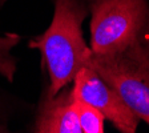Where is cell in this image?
<instances>
[{"label": "cell", "instance_id": "obj_1", "mask_svg": "<svg viewBox=\"0 0 149 133\" xmlns=\"http://www.w3.org/2000/svg\"><path fill=\"white\" fill-rule=\"evenodd\" d=\"M55 11L51 25L29 41V48L39 49L41 64L48 72L47 96H55L73 81L81 68L87 67L91 48L83 36V22L89 9L83 0H53Z\"/></svg>", "mask_w": 149, "mask_h": 133}, {"label": "cell", "instance_id": "obj_2", "mask_svg": "<svg viewBox=\"0 0 149 133\" xmlns=\"http://www.w3.org/2000/svg\"><path fill=\"white\" fill-rule=\"evenodd\" d=\"M91 19V51L115 55L149 45L146 0H87Z\"/></svg>", "mask_w": 149, "mask_h": 133}, {"label": "cell", "instance_id": "obj_3", "mask_svg": "<svg viewBox=\"0 0 149 133\" xmlns=\"http://www.w3.org/2000/svg\"><path fill=\"white\" fill-rule=\"evenodd\" d=\"M87 67L117 92L140 120L149 124V45L115 55L91 52Z\"/></svg>", "mask_w": 149, "mask_h": 133}, {"label": "cell", "instance_id": "obj_4", "mask_svg": "<svg viewBox=\"0 0 149 133\" xmlns=\"http://www.w3.org/2000/svg\"><path fill=\"white\" fill-rule=\"evenodd\" d=\"M73 95L101 112L118 130L134 133L140 118L130 111L124 100L93 69L84 67L73 79Z\"/></svg>", "mask_w": 149, "mask_h": 133}, {"label": "cell", "instance_id": "obj_5", "mask_svg": "<svg viewBox=\"0 0 149 133\" xmlns=\"http://www.w3.org/2000/svg\"><path fill=\"white\" fill-rule=\"evenodd\" d=\"M37 133H83L74 109V95L68 85L55 96H45L33 127Z\"/></svg>", "mask_w": 149, "mask_h": 133}, {"label": "cell", "instance_id": "obj_6", "mask_svg": "<svg viewBox=\"0 0 149 133\" xmlns=\"http://www.w3.org/2000/svg\"><path fill=\"white\" fill-rule=\"evenodd\" d=\"M74 109L83 133H102L105 117L93 105L74 96Z\"/></svg>", "mask_w": 149, "mask_h": 133}, {"label": "cell", "instance_id": "obj_7", "mask_svg": "<svg viewBox=\"0 0 149 133\" xmlns=\"http://www.w3.org/2000/svg\"><path fill=\"white\" fill-rule=\"evenodd\" d=\"M20 40L22 37L16 33H6L4 36H0V75L9 83L13 81L16 72V60L11 52Z\"/></svg>", "mask_w": 149, "mask_h": 133}, {"label": "cell", "instance_id": "obj_8", "mask_svg": "<svg viewBox=\"0 0 149 133\" xmlns=\"http://www.w3.org/2000/svg\"><path fill=\"white\" fill-rule=\"evenodd\" d=\"M6 1H7V0H0V7L3 6V4H4V3H6Z\"/></svg>", "mask_w": 149, "mask_h": 133}, {"label": "cell", "instance_id": "obj_9", "mask_svg": "<svg viewBox=\"0 0 149 133\" xmlns=\"http://www.w3.org/2000/svg\"><path fill=\"white\" fill-rule=\"evenodd\" d=\"M0 132H1V127H0Z\"/></svg>", "mask_w": 149, "mask_h": 133}]
</instances>
